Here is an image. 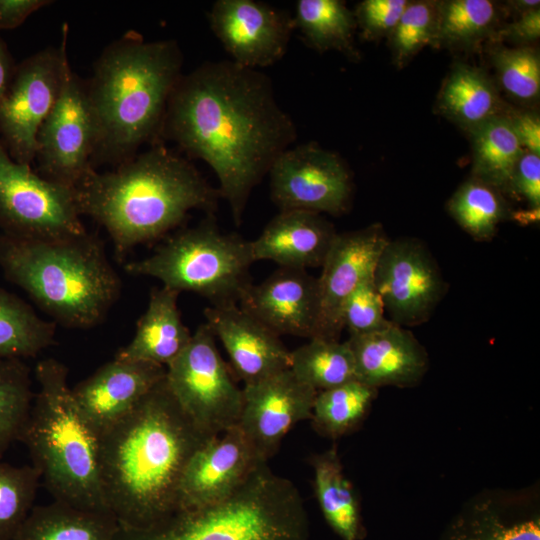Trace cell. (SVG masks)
Segmentation results:
<instances>
[{
    "label": "cell",
    "instance_id": "obj_35",
    "mask_svg": "<svg viewBox=\"0 0 540 540\" xmlns=\"http://www.w3.org/2000/svg\"><path fill=\"white\" fill-rule=\"evenodd\" d=\"M498 10L489 0L438 2L435 44L464 47L485 37L495 26Z\"/></svg>",
    "mask_w": 540,
    "mask_h": 540
},
{
    "label": "cell",
    "instance_id": "obj_44",
    "mask_svg": "<svg viewBox=\"0 0 540 540\" xmlns=\"http://www.w3.org/2000/svg\"><path fill=\"white\" fill-rule=\"evenodd\" d=\"M51 3L48 0H0V29L20 26L32 13Z\"/></svg>",
    "mask_w": 540,
    "mask_h": 540
},
{
    "label": "cell",
    "instance_id": "obj_43",
    "mask_svg": "<svg viewBox=\"0 0 540 540\" xmlns=\"http://www.w3.org/2000/svg\"><path fill=\"white\" fill-rule=\"evenodd\" d=\"M525 151L540 155V120L530 112H513L506 115Z\"/></svg>",
    "mask_w": 540,
    "mask_h": 540
},
{
    "label": "cell",
    "instance_id": "obj_10",
    "mask_svg": "<svg viewBox=\"0 0 540 540\" xmlns=\"http://www.w3.org/2000/svg\"><path fill=\"white\" fill-rule=\"evenodd\" d=\"M0 228L38 239L85 234L73 188L50 181L16 162L0 141Z\"/></svg>",
    "mask_w": 540,
    "mask_h": 540
},
{
    "label": "cell",
    "instance_id": "obj_26",
    "mask_svg": "<svg viewBox=\"0 0 540 540\" xmlns=\"http://www.w3.org/2000/svg\"><path fill=\"white\" fill-rule=\"evenodd\" d=\"M438 108L469 132L504 115L491 79L481 69L466 64H457L449 73L439 93Z\"/></svg>",
    "mask_w": 540,
    "mask_h": 540
},
{
    "label": "cell",
    "instance_id": "obj_8",
    "mask_svg": "<svg viewBox=\"0 0 540 540\" xmlns=\"http://www.w3.org/2000/svg\"><path fill=\"white\" fill-rule=\"evenodd\" d=\"M251 241L223 233L212 221L175 233L151 255L125 264L130 275L158 279L178 293L193 292L212 306L238 304L252 284Z\"/></svg>",
    "mask_w": 540,
    "mask_h": 540
},
{
    "label": "cell",
    "instance_id": "obj_34",
    "mask_svg": "<svg viewBox=\"0 0 540 540\" xmlns=\"http://www.w3.org/2000/svg\"><path fill=\"white\" fill-rule=\"evenodd\" d=\"M30 367L22 359L0 358V457L19 441L32 407Z\"/></svg>",
    "mask_w": 540,
    "mask_h": 540
},
{
    "label": "cell",
    "instance_id": "obj_28",
    "mask_svg": "<svg viewBox=\"0 0 540 540\" xmlns=\"http://www.w3.org/2000/svg\"><path fill=\"white\" fill-rule=\"evenodd\" d=\"M470 133L473 177L501 193H510L516 164L525 150L507 116H497Z\"/></svg>",
    "mask_w": 540,
    "mask_h": 540
},
{
    "label": "cell",
    "instance_id": "obj_11",
    "mask_svg": "<svg viewBox=\"0 0 540 540\" xmlns=\"http://www.w3.org/2000/svg\"><path fill=\"white\" fill-rule=\"evenodd\" d=\"M96 130L86 83L72 70L68 55L56 102L37 135L39 174L74 188L93 169Z\"/></svg>",
    "mask_w": 540,
    "mask_h": 540
},
{
    "label": "cell",
    "instance_id": "obj_41",
    "mask_svg": "<svg viewBox=\"0 0 540 540\" xmlns=\"http://www.w3.org/2000/svg\"><path fill=\"white\" fill-rule=\"evenodd\" d=\"M510 193L524 198L531 209L540 208V155L523 152L513 173Z\"/></svg>",
    "mask_w": 540,
    "mask_h": 540
},
{
    "label": "cell",
    "instance_id": "obj_13",
    "mask_svg": "<svg viewBox=\"0 0 540 540\" xmlns=\"http://www.w3.org/2000/svg\"><path fill=\"white\" fill-rule=\"evenodd\" d=\"M271 199L280 211L340 215L347 210L352 179L343 160L316 143L285 150L269 172Z\"/></svg>",
    "mask_w": 540,
    "mask_h": 540
},
{
    "label": "cell",
    "instance_id": "obj_45",
    "mask_svg": "<svg viewBox=\"0 0 540 540\" xmlns=\"http://www.w3.org/2000/svg\"><path fill=\"white\" fill-rule=\"evenodd\" d=\"M504 36L520 42H531L540 36V10L533 9L520 15V18L503 30Z\"/></svg>",
    "mask_w": 540,
    "mask_h": 540
},
{
    "label": "cell",
    "instance_id": "obj_16",
    "mask_svg": "<svg viewBox=\"0 0 540 540\" xmlns=\"http://www.w3.org/2000/svg\"><path fill=\"white\" fill-rule=\"evenodd\" d=\"M242 389L238 426L258 457L268 462L290 429L311 419L317 391L301 382L290 369Z\"/></svg>",
    "mask_w": 540,
    "mask_h": 540
},
{
    "label": "cell",
    "instance_id": "obj_17",
    "mask_svg": "<svg viewBox=\"0 0 540 540\" xmlns=\"http://www.w3.org/2000/svg\"><path fill=\"white\" fill-rule=\"evenodd\" d=\"M388 241L378 224L336 234L317 278L320 310L315 338L339 339L343 305L362 281L373 276Z\"/></svg>",
    "mask_w": 540,
    "mask_h": 540
},
{
    "label": "cell",
    "instance_id": "obj_40",
    "mask_svg": "<svg viewBox=\"0 0 540 540\" xmlns=\"http://www.w3.org/2000/svg\"><path fill=\"white\" fill-rule=\"evenodd\" d=\"M408 3L406 0L362 1L354 12L356 25H359L366 39L390 35Z\"/></svg>",
    "mask_w": 540,
    "mask_h": 540
},
{
    "label": "cell",
    "instance_id": "obj_32",
    "mask_svg": "<svg viewBox=\"0 0 540 540\" xmlns=\"http://www.w3.org/2000/svg\"><path fill=\"white\" fill-rule=\"evenodd\" d=\"M376 393V388L357 379L317 392L312 426L319 434L333 439L349 433L365 417Z\"/></svg>",
    "mask_w": 540,
    "mask_h": 540
},
{
    "label": "cell",
    "instance_id": "obj_7",
    "mask_svg": "<svg viewBox=\"0 0 540 540\" xmlns=\"http://www.w3.org/2000/svg\"><path fill=\"white\" fill-rule=\"evenodd\" d=\"M308 535L298 489L263 462L227 498L177 510L148 528L118 524L114 540H308Z\"/></svg>",
    "mask_w": 540,
    "mask_h": 540
},
{
    "label": "cell",
    "instance_id": "obj_38",
    "mask_svg": "<svg viewBox=\"0 0 540 540\" xmlns=\"http://www.w3.org/2000/svg\"><path fill=\"white\" fill-rule=\"evenodd\" d=\"M493 63L504 90L521 102H532L540 93V58L535 48H502L493 54Z\"/></svg>",
    "mask_w": 540,
    "mask_h": 540
},
{
    "label": "cell",
    "instance_id": "obj_39",
    "mask_svg": "<svg viewBox=\"0 0 540 540\" xmlns=\"http://www.w3.org/2000/svg\"><path fill=\"white\" fill-rule=\"evenodd\" d=\"M384 310L373 276H370L346 299L341 315L342 326L347 328L350 335L379 330L391 322L384 317Z\"/></svg>",
    "mask_w": 540,
    "mask_h": 540
},
{
    "label": "cell",
    "instance_id": "obj_42",
    "mask_svg": "<svg viewBox=\"0 0 540 540\" xmlns=\"http://www.w3.org/2000/svg\"><path fill=\"white\" fill-rule=\"evenodd\" d=\"M485 523L471 540H540L538 519L504 524L494 516H484Z\"/></svg>",
    "mask_w": 540,
    "mask_h": 540
},
{
    "label": "cell",
    "instance_id": "obj_9",
    "mask_svg": "<svg viewBox=\"0 0 540 540\" xmlns=\"http://www.w3.org/2000/svg\"><path fill=\"white\" fill-rule=\"evenodd\" d=\"M215 335L201 324L182 353L166 367V383L184 414L203 434L214 437L237 426L243 389L221 357Z\"/></svg>",
    "mask_w": 540,
    "mask_h": 540
},
{
    "label": "cell",
    "instance_id": "obj_6",
    "mask_svg": "<svg viewBox=\"0 0 540 540\" xmlns=\"http://www.w3.org/2000/svg\"><path fill=\"white\" fill-rule=\"evenodd\" d=\"M38 390L22 435L32 464L55 501L109 512L99 469L98 435L82 416L68 385V368L55 358L35 368Z\"/></svg>",
    "mask_w": 540,
    "mask_h": 540
},
{
    "label": "cell",
    "instance_id": "obj_29",
    "mask_svg": "<svg viewBox=\"0 0 540 540\" xmlns=\"http://www.w3.org/2000/svg\"><path fill=\"white\" fill-rule=\"evenodd\" d=\"M294 28L304 41L319 52L337 50L357 57L354 47L356 20L343 1L299 0L293 17Z\"/></svg>",
    "mask_w": 540,
    "mask_h": 540
},
{
    "label": "cell",
    "instance_id": "obj_25",
    "mask_svg": "<svg viewBox=\"0 0 540 540\" xmlns=\"http://www.w3.org/2000/svg\"><path fill=\"white\" fill-rule=\"evenodd\" d=\"M118 529L109 512L59 501L34 506L12 540H114Z\"/></svg>",
    "mask_w": 540,
    "mask_h": 540
},
{
    "label": "cell",
    "instance_id": "obj_5",
    "mask_svg": "<svg viewBox=\"0 0 540 540\" xmlns=\"http://www.w3.org/2000/svg\"><path fill=\"white\" fill-rule=\"evenodd\" d=\"M0 268L54 323L67 328L100 324L121 292L102 241L88 232L58 239L1 232Z\"/></svg>",
    "mask_w": 540,
    "mask_h": 540
},
{
    "label": "cell",
    "instance_id": "obj_37",
    "mask_svg": "<svg viewBox=\"0 0 540 540\" xmlns=\"http://www.w3.org/2000/svg\"><path fill=\"white\" fill-rule=\"evenodd\" d=\"M438 24V2H409L391 32L390 44L395 64L402 68L424 46L435 44Z\"/></svg>",
    "mask_w": 540,
    "mask_h": 540
},
{
    "label": "cell",
    "instance_id": "obj_33",
    "mask_svg": "<svg viewBox=\"0 0 540 540\" xmlns=\"http://www.w3.org/2000/svg\"><path fill=\"white\" fill-rule=\"evenodd\" d=\"M454 220L474 239L487 241L507 216L501 192L472 177L463 183L448 202Z\"/></svg>",
    "mask_w": 540,
    "mask_h": 540
},
{
    "label": "cell",
    "instance_id": "obj_18",
    "mask_svg": "<svg viewBox=\"0 0 540 540\" xmlns=\"http://www.w3.org/2000/svg\"><path fill=\"white\" fill-rule=\"evenodd\" d=\"M263 462L240 427L204 442L189 459L178 490V509L219 502L234 493Z\"/></svg>",
    "mask_w": 540,
    "mask_h": 540
},
{
    "label": "cell",
    "instance_id": "obj_15",
    "mask_svg": "<svg viewBox=\"0 0 540 540\" xmlns=\"http://www.w3.org/2000/svg\"><path fill=\"white\" fill-rule=\"evenodd\" d=\"M208 20L230 60L256 70L283 58L295 29L287 11L255 0H217Z\"/></svg>",
    "mask_w": 540,
    "mask_h": 540
},
{
    "label": "cell",
    "instance_id": "obj_36",
    "mask_svg": "<svg viewBox=\"0 0 540 540\" xmlns=\"http://www.w3.org/2000/svg\"><path fill=\"white\" fill-rule=\"evenodd\" d=\"M41 477L33 465L0 462V540H12L32 508Z\"/></svg>",
    "mask_w": 540,
    "mask_h": 540
},
{
    "label": "cell",
    "instance_id": "obj_24",
    "mask_svg": "<svg viewBox=\"0 0 540 540\" xmlns=\"http://www.w3.org/2000/svg\"><path fill=\"white\" fill-rule=\"evenodd\" d=\"M179 293L165 286L151 291L132 340L115 356L168 367L188 345L192 333L182 322Z\"/></svg>",
    "mask_w": 540,
    "mask_h": 540
},
{
    "label": "cell",
    "instance_id": "obj_30",
    "mask_svg": "<svg viewBox=\"0 0 540 540\" xmlns=\"http://www.w3.org/2000/svg\"><path fill=\"white\" fill-rule=\"evenodd\" d=\"M55 323L0 287V358H34L55 341Z\"/></svg>",
    "mask_w": 540,
    "mask_h": 540
},
{
    "label": "cell",
    "instance_id": "obj_3",
    "mask_svg": "<svg viewBox=\"0 0 540 540\" xmlns=\"http://www.w3.org/2000/svg\"><path fill=\"white\" fill-rule=\"evenodd\" d=\"M73 192L80 215L107 231L120 259L180 225L191 210H213L220 197L187 158L162 142L112 171L93 169Z\"/></svg>",
    "mask_w": 540,
    "mask_h": 540
},
{
    "label": "cell",
    "instance_id": "obj_46",
    "mask_svg": "<svg viewBox=\"0 0 540 540\" xmlns=\"http://www.w3.org/2000/svg\"><path fill=\"white\" fill-rule=\"evenodd\" d=\"M16 65L13 58L0 37V102L4 97L14 76Z\"/></svg>",
    "mask_w": 540,
    "mask_h": 540
},
{
    "label": "cell",
    "instance_id": "obj_22",
    "mask_svg": "<svg viewBox=\"0 0 540 540\" xmlns=\"http://www.w3.org/2000/svg\"><path fill=\"white\" fill-rule=\"evenodd\" d=\"M356 379L378 389L381 386H410L424 375L428 359L424 348L408 330L393 323L348 340Z\"/></svg>",
    "mask_w": 540,
    "mask_h": 540
},
{
    "label": "cell",
    "instance_id": "obj_21",
    "mask_svg": "<svg viewBox=\"0 0 540 540\" xmlns=\"http://www.w3.org/2000/svg\"><path fill=\"white\" fill-rule=\"evenodd\" d=\"M204 314L228 354L231 369L244 385L290 368V351L280 336L238 304L211 305Z\"/></svg>",
    "mask_w": 540,
    "mask_h": 540
},
{
    "label": "cell",
    "instance_id": "obj_31",
    "mask_svg": "<svg viewBox=\"0 0 540 540\" xmlns=\"http://www.w3.org/2000/svg\"><path fill=\"white\" fill-rule=\"evenodd\" d=\"M289 369L317 392L356 379L353 355L346 341L312 338L290 351Z\"/></svg>",
    "mask_w": 540,
    "mask_h": 540
},
{
    "label": "cell",
    "instance_id": "obj_19",
    "mask_svg": "<svg viewBox=\"0 0 540 540\" xmlns=\"http://www.w3.org/2000/svg\"><path fill=\"white\" fill-rule=\"evenodd\" d=\"M165 376L163 366L115 356L71 391L82 416L99 435L130 413Z\"/></svg>",
    "mask_w": 540,
    "mask_h": 540
},
{
    "label": "cell",
    "instance_id": "obj_47",
    "mask_svg": "<svg viewBox=\"0 0 540 540\" xmlns=\"http://www.w3.org/2000/svg\"><path fill=\"white\" fill-rule=\"evenodd\" d=\"M509 3L521 14L529 10L538 9L540 6V1L538 0H517Z\"/></svg>",
    "mask_w": 540,
    "mask_h": 540
},
{
    "label": "cell",
    "instance_id": "obj_4",
    "mask_svg": "<svg viewBox=\"0 0 540 540\" xmlns=\"http://www.w3.org/2000/svg\"><path fill=\"white\" fill-rule=\"evenodd\" d=\"M174 40L145 41L133 31L107 45L86 82L96 141L92 165H120L159 142L168 102L182 77Z\"/></svg>",
    "mask_w": 540,
    "mask_h": 540
},
{
    "label": "cell",
    "instance_id": "obj_12",
    "mask_svg": "<svg viewBox=\"0 0 540 540\" xmlns=\"http://www.w3.org/2000/svg\"><path fill=\"white\" fill-rule=\"evenodd\" d=\"M68 35L65 23L59 47L48 46L16 65L0 102V141L18 163L35 160L38 132L58 96Z\"/></svg>",
    "mask_w": 540,
    "mask_h": 540
},
{
    "label": "cell",
    "instance_id": "obj_2",
    "mask_svg": "<svg viewBox=\"0 0 540 540\" xmlns=\"http://www.w3.org/2000/svg\"><path fill=\"white\" fill-rule=\"evenodd\" d=\"M210 438L184 414L165 379L99 434L102 489L118 524L148 528L176 512L184 469Z\"/></svg>",
    "mask_w": 540,
    "mask_h": 540
},
{
    "label": "cell",
    "instance_id": "obj_27",
    "mask_svg": "<svg viewBox=\"0 0 540 540\" xmlns=\"http://www.w3.org/2000/svg\"><path fill=\"white\" fill-rule=\"evenodd\" d=\"M314 473V489L325 520L343 540H358L361 523L359 503L333 446L309 460Z\"/></svg>",
    "mask_w": 540,
    "mask_h": 540
},
{
    "label": "cell",
    "instance_id": "obj_1",
    "mask_svg": "<svg viewBox=\"0 0 540 540\" xmlns=\"http://www.w3.org/2000/svg\"><path fill=\"white\" fill-rule=\"evenodd\" d=\"M296 138V125L278 104L270 78L222 60L182 75L159 142L171 140L211 167L238 225L251 191Z\"/></svg>",
    "mask_w": 540,
    "mask_h": 540
},
{
    "label": "cell",
    "instance_id": "obj_14",
    "mask_svg": "<svg viewBox=\"0 0 540 540\" xmlns=\"http://www.w3.org/2000/svg\"><path fill=\"white\" fill-rule=\"evenodd\" d=\"M374 284L392 322H425L439 303L445 284L428 250L416 240L388 241L373 274Z\"/></svg>",
    "mask_w": 540,
    "mask_h": 540
},
{
    "label": "cell",
    "instance_id": "obj_23",
    "mask_svg": "<svg viewBox=\"0 0 540 540\" xmlns=\"http://www.w3.org/2000/svg\"><path fill=\"white\" fill-rule=\"evenodd\" d=\"M336 234L333 225L318 213L280 211L251 241L253 258L284 268L322 266Z\"/></svg>",
    "mask_w": 540,
    "mask_h": 540
},
{
    "label": "cell",
    "instance_id": "obj_20",
    "mask_svg": "<svg viewBox=\"0 0 540 540\" xmlns=\"http://www.w3.org/2000/svg\"><path fill=\"white\" fill-rule=\"evenodd\" d=\"M238 305L279 336L316 337L318 279L306 270L280 267L261 283L251 284Z\"/></svg>",
    "mask_w": 540,
    "mask_h": 540
}]
</instances>
